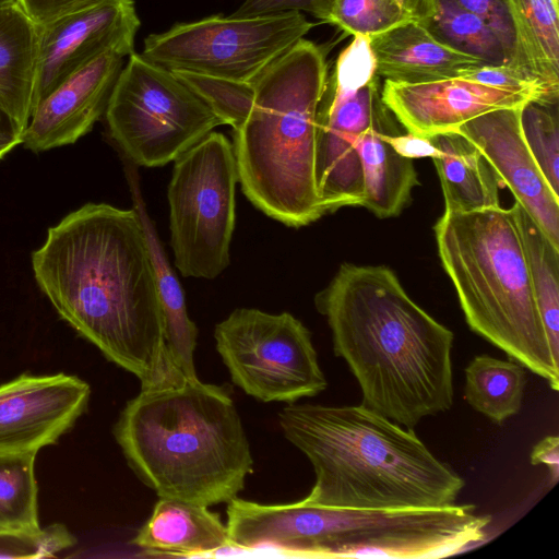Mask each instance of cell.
Listing matches in <instances>:
<instances>
[{
  "label": "cell",
  "instance_id": "cell-39",
  "mask_svg": "<svg viewBox=\"0 0 559 559\" xmlns=\"http://www.w3.org/2000/svg\"><path fill=\"white\" fill-rule=\"evenodd\" d=\"M24 128L0 107V159L14 146L22 144Z\"/></svg>",
  "mask_w": 559,
  "mask_h": 559
},
{
  "label": "cell",
  "instance_id": "cell-12",
  "mask_svg": "<svg viewBox=\"0 0 559 559\" xmlns=\"http://www.w3.org/2000/svg\"><path fill=\"white\" fill-rule=\"evenodd\" d=\"M379 79L361 81L334 72L328 78L316 140V180L325 214L362 203L360 138L368 129L393 121Z\"/></svg>",
  "mask_w": 559,
  "mask_h": 559
},
{
  "label": "cell",
  "instance_id": "cell-11",
  "mask_svg": "<svg viewBox=\"0 0 559 559\" xmlns=\"http://www.w3.org/2000/svg\"><path fill=\"white\" fill-rule=\"evenodd\" d=\"M214 338L234 384L257 400L289 404L328 386L310 331L288 312L238 308Z\"/></svg>",
  "mask_w": 559,
  "mask_h": 559
},
{
  "label": "cell",
  "instance_id": "cell-3",
  "mask_svg": "<svg viewBox=\"0 0 559 559\" xmlns=\"http://www.w3.org/2000/svg\"><path fill=\"white\" fill-rule=\"evenodd\" d=\"M284 437L310 461L307 503L358 509L435 508L455 503L463 478L413 428L362 404L289 403L278 413Z\"/></svg>",
  "mask_w": 559,
  "mask_h": 559
},
{
  "label": "cell",
  "instance_id": "cell-33",
  "mask_svg": "<svg viewBox=\"0 0 559 559\" xmlns=\"http://www.w3.org/2000/svg\"><path fill=\"white\" fill-rule=\"evenodd\" d=\"M455 1L464 9L481 19L497 34L506 47L513 67L519 69L515 26L508 0Z\"/></svg>",
  "mask_w": 559,
  "mask_h": 559
},
{
  "label": "cell",
  "instance_id": "cell-37",
  "mask_svg": "<svg viewBox=\"0 0 559 559\" xmlns=\"http://www.w3.org/2000/svg\"><path fill=\"white\" fill-rule=\"evenodd\" d=\"M385 140L396 153L403 157L413 159L420 157H438L440 151L430 138L417 135L411 132L402 134L399 132L385 133Z\"/></svg>",
  "mask_w": 559,
  "mask_h": 559
},
{
  "label": "cell",
  "instance_id": "cell-35",
  "mask_svg": "<svg viewBox=\"0 0 559 559\" xmlns=\"http://www.w3.org/2000/svg\"><path fill=\"white\" fill-rule=\"evenodd\" d=\"M333 3L334 0H243L233 14L251 16L295 11L328 23Z\"/></svg>",
  "mask_w": 559,
  "mask_h": 559
},
{
  "label": "cell",
  "instance_id": "cell-21",
  "mask_svg": "<svg viewBox=\"0 0 559 559\" xmlns=\"http://www.w3.org/2000/svg\"><path fill=\"white\" fill-rule=\"evenodd\" d=\"M440 151L432 158L444 199V212L468 213L500 206L502 186L495 169L464 135L448 131L429 136Z\"/></svg>",
  "mask_w": 559,
  "mask_h": 559
},
{
  "label": "cell",
  "instance_id": "cell-4",
  "mask_svg": "<svg viewBox=\"0 0 559 559\" xmlns=\"http://www.w3.org/2000/svg\"><path fill=\"white\" fill-rule=\"evenodd\" d=\"M114 433L129 466L159 498L205 507L229 502L252 472L233 399L200 380L141 389Z\"/></svg>",
  "mask_w": 559,
  "mask_h": 559
},
{
  "label": "cell",
  "instance_id": "cell-32",
  "mask_svg": "<svg viewBox=\"0 0 559 559\" xmlns=\"http://www.w3.org/2000/svg\"><path fill=\"white\" fill-rule=\"evenodd\" d=\"M74 544V536L61 523L36 531L0 530V558H48Z\"/></svg>",
  "mask_w": 559,
  "mask_h": 559
},
{
  "label": "cell",
  "instance_id": "cell-15",
  "mask_svg": "<svg viewBox=\"0 0 559 559\" xmlns=\"http://www.w3.org/2000/svg\"><path fill=\"white\" fill-rule=\"evenodd\" d=\"M521 107L501 108L477 116L455 131L485 156L502 186L559 249V194L546 180L521 129Z\"/></svg>",
  "mask_w": 559,
  "mask_h": 559
},
{
  "label": "cell",
  "instance_id": "cell-16",
  "mask_svg": "<svg viewBox=\"0 0 559 559\" xmlns=\"http://www.w3.org/2000/svg\"><path fill=\"white\" fill-rule=\"evenodd\" d=\"M381 97L407 132L427 138L455 131L485 112L539 99L533 93L497 88L463 78L420 84L384 81Z\"/></svg>",
  "mask_w": 559,
  "mask_h": 559
},
{
  "label": "cell",
  "instance_id": "cell-17",
  "mask_svg": "<svg viewBox=\"0 0 559 559\" xmlns=\"http://www.w3.org/2000/svg\"><path fill=\"white\" fill-rule=\"evenodd\" d=\"M124 56L106 51L71 74L33 109L22 144L35 153L73 144L105 115Z\"/></svg>",
  "mask_w": 559,
  "mask_h": 559
},
{
  "label": "cell",
  "instance_id": "cell-10",
  "mask_svg": "<svg viewBox=\"0 0 559 559\" xmlns=\"http://www.w3.org/2000/svg\"><path fill=\"white\" fill-rule=\"evenodd\" d=\"M314 26L300 12L212 15L150 34L142 55L170 71L253 83Z\"/></svg>",
  "mask_w": 559,
  "mask_h": 559
},
{
  "label": "cell",
  "instance_id": "cell-8",
  "mask_svg": "<svg viewBox=\"0 0 559 559\" xmlns=\"http://www.w3.org/2000/svg\"><path fill=\"white\" fill-rule=\"evenodd\" d=\"M111 138L139 166L174 162L222 120L175 72L131 52L110 93Z\"/></svg>",
  "mask_w": 559,
  "mask_h": 559
},
{
  "label": "cell",
  "instance_id": "cell-7",
  "mask_svg": "<svg viewBox=\"0 0 559 559\" xmlns=\"http://www.w3.org/2000/svg\"><path fill=\"white\" fill-rule=\"evenodd\" d=\"M433 229L471 330L558 391L559 364L547 342L512 209L444 212Z\"/></svg>",
  "mask_w": 559,
  "mask_h": 559
},
{
  "label": "cell",
  "instance_id": "cell-29",
  "mask_svg": "<svg viewBox=\"0 0 559 559\" xmlns=\"http://www.w3.org/2000/svg\"><path fill=\"white\" fill-rule=\"evenodd\" d=\"M524 140L551 189L559 194L558 100L531 99L521 107Z\"/></svg>",
  "mask_w": 559,
  "mask_h": 559
},
{
  "label": "cell",
  "instance_id": "cell-31",
  "mask_svg": "<svg viewBox=\"0 0 559 559\" xmlns=\"http://www.w3.org/2000/svg\"><path fill=\"white\" fill-rule=\"evenodd\" d=\"M413 20L396 0H334L328 23L371 37Z\"/></svg>",
  "mask_w": 559,
  "mask_h": 559
},
{
  "label": "cell",
  "instance_id": "cell-14",
  "mask_svg": "<svg viewBox=\"0 0 559 559\" xmlns=\"http://www.w3.org/2000/svg\"><path fill=\"white\" fill-rule=\"evenodd\" d=\"M90 385L63 372L23 373L0 384V454H37L85 412Z\"/></svg>",
  "mask_w": 559,
  "mask_h": 559
},
{
  "label": "cell",
  "instance_id": "cell-19",
  "mask_svg": "<svg viewBox=\"0 0 559 559\" xmlns=\"http://www.w3.org/2000/svg\"><path fill=\"white\" fill-rule=\"evenodd\" d=\"M144 551L175 556H214L230 551L227 525L209 507L159 498L131 542Z\"/></svg>",
  "mask_w": 559,
  "mask_h": 559
},
{
  "label": "cell",
  "instance_id": "cell-34",
  "mask_svg": "<svg viewBox=\"0 0 559 559\" xmlns=\"http://www.w3.org/2000/svg\"><path fill=\"white\" fill-rule=\"evenodd\" d=\"M460 78L497 88L533 93L539 99L558 100L527 73L509 66L480 64L465 70Z\"/></svg>",
  "mask_w": 559,
  "mask_h": 559
},
{
  "label": "cell",
  "instance_id": "cell-40",
  "mask_svg": "<svg viewBox=\"0 0 559 559\" xmlns=\"http://www.w3.org/2000/svg\"><path fill=\"white\" fill-rule=\"evenodd\" d=\"M412 16L421 22L432 15L435 11L433 0H396Z\"/></svg>",
  "mask_w": 559,
  "mask_h": 559
},
{
  "label": "cell",
  "instance_id": "cell-2",
  "mask_svg": "<svg viewBox=\"0 0 559 559\" xmlns=\"http://www.w3.org/2000/svg\"><path fill=\"white\" fill-rule=\"evenodd\" d=\"M316 307L335 356L360 388V404L406 428L452 407L454 334L408 296L391 269L342 264Z\"/></svg>",
  "mask_w": 559,
  "mask_h": 559
},
{
  "label": "cell",
  "instance_id": "cell-25",
  "mask_svg": "<svg viewBox=\"0 0 559 559\" xmlns=\"http://www.w3.org/2000/svg\"><path fill=\"white\" fill-rule=\"evenodd\" d=\"M464 373V396L476 412L496 424L520 412L526 385V368L520 362L483 354L467 364Z\"/></svg>",
  "mask_w": 559,
  "mask_h": 559
},
{
  "label": "cell",
  "instance_id": "cell-26",
  "mask_svg": "<svg viewBox=\"0 0 559 559\" xmlns=\"http://www.w3.org/2000/svg\"><path fill=\"white\" fill-rule=\"evenodd\" d=\"M512 212L551 355L559 364V249L515 201Z\"/></svg>",
  "mask_w": 559,
  "mask_h": 559
},
{
  "label": "cell",
  "instance_id": "cell-38",
  "mask_svg": "<svg viewBox=\"0 0 559 559\" xmlns=\"http://www.w3.org/2000/svg\"><path fill=\"white\" fill-rule=\"evenodd\" d=\"M532 465H545L548 471L549 485L554 486L559 478V438L547 436L539 440L531 451Z\"/></svg>",
  "mask_w": 559,
  "mask_h": 559
},
{
  "label": "cell",
  "instance_id": "cell-5",
  "mask_svg": "<svg viewBox=\"0 0 559 559\" xmlns=\"http://www.w3.org/2000/svg\"><path fill=\"white\" fill-rule=\"evenodd\" d=\"M226 513L229 538L237 548L316 558L448 557L483 542L491 522L469 503L358 509L235 498Z\"/></svg>",
  "mask_w": 559,
  "mask_h": 559
},
{
  "label": "cell",
  "instance_id": "cell-20",
  "mask_svg": "<svg viewBox=\"0 0 559 559\" xmlns=\"http://www.w3.org/2000/svg\"><path fill=\"white\" fill-rule=\"evenodd\" d=\"M128 180L155 273L169 360L185 380H199L193 361L198 337L197 325L188 314L181 284L170 266L155 225L148 216L134 170H128Z\"/></svg>",
  "mask_w": 559,
  "mask_h": 559
},
{
  "label": "cell",
  "instance_id": "cell-27",
  "mask_svg": "<svg viewBox=\"0 0 559 559\" xmlns=\"http://www.w3.org/2000/svg\"><path fill=\"white\" fill-rule=\"evenodd\" d=\"M433 5L432 15L419 23L436 40L484 64L513 67L502 41L481 19L455 0H433Z\"/></svg>",
  "mask_w": 559,
  "mask_h": 559
},
{
  "label": "cell",
  "instance_id": "cell-28",
  "mask_svg": "<svg viewBox=\"0 0 559 559\" xmlns=\"http://www.w3.org/2000/svg\"><path fill=\"white\" fill-rule=\"evenodd\" d=\"M36 454H0V530H39Z\"/></svg>",
  "mask_w": 559,
  "mask_h": 559
},
{
  "label": "cell",
  "instance_id": "cell-13",
  "mask_svg": "<svg viewBox=\"0 0 559 559\" xmlns=\"http://www.w3.org/2000/svg\"><path fill=\"white\" fill-rule=\"evenodd\" d=\"M37 27L32 111L99 55L133 52L140 20L133 0H93Z\"/></svg>",
  "mask_w": 559,
  "mask_h": 559
},
{
  "label": "cell",
  "instance_id": "cell-1",
  "mask_svg": "<svg viewBox=\"0 0 559 559\" xmlns=\"http://www.w3.org/2000/svg\"><path fill=\"white\" fill-rule=\"evenodd\" d=\"M35 280L60 317L141 389L179 384L138 212L87 203L50 227L33 252Z\"/></svg>",
  "mask_w": 559,
  "mask_h": 559
},
{
  "label": "cell",
  "instance_id": "cell-24",
  "mask_svg": "<svg viewBox=\"0 0 559 559\" xmlns=\"http://www.w3.org/2000/svg\"><path fill=\"white\" fill-rule=\"evenodd\" d=\"M518 67L559 99V0H508Z\"/></svg>",
  "mask_w": 559,
  "mask_h": 559
},
{
  "label": "cell",
  "instance_id": "cell-9",
  "mask_svg": "<svg viewBox=\"0 0 559 559\" xmlns=\"http://www.w3.org/2000/svg\"><path fill=\"white\" fill-rule=\"evenodd\" d=\"M170 246L185 277L212 280L229 264L238 171L233 144L212 131L174 160Z\"/></svg>",
  "mask_w": 559,
  "mask_h": 559
},
{
  "label": "cell",
  "instance_id": "cell-36",
  "mask_svg": "<svg viewBox=\"0 0 559 559\" xmlns=\"http://www.w3.org/2000/svg\"><path fill=\"white\" fill-rule=\"evenodd\" d=\"M93 0H15L35 26H43Z\"/></svg>",
  "mask_w": 559,
  "mask_h": 559
},
{
  "label": "cell",
  "instance_id": "cell-6",
  "mask_svg": "<svg viewBox=\"0 0 559 559\" xmlns=\"http://www.w3.org/2000/svg\"><path fill=\"white\" fill-rule=\"evenodd\" d=\"M328 78L321 47L300 39L253 82L251 111L234 130L242 192L262 213L289 227L325 214L316 180V140Z\"/></svg>",
  "mask_w": 559,
  "mask_h": 559
},
{
  "label": "cell",
  "instance_id": "cell-23",
  "mask_svg": "<svg viewBox=\"0 0 559 559\" xmlns=\"http://www.w3.org/2000/svg\"><path fill=\"white\" fill-rule=\"evenodd\" d=\"M37 27L13 2L0 8V107L27 127L33 103Z\"/></svg>",
  "mask_w": 559,
  "mask_h": 559
},
{
  "label": "cell",
  "instance_id": "cell-41",
  "mask_svg": "<svg viewBox=\"0 0 559 559\" xmlns=\"http://www.w3.org/2000/svg\"><path fill=\"white\" fill-rule=\"evenodd\" d=\"M15 0H0V8L12 4Z\"/></svg>",
  "mask_w": 559,
  "mask_h": 559
},
{
  "label": "cell",
  "instance_id": "cell-18",
  "mask_svg": "<svg viewBox=\"0 0 559 559\" xmlns=\"http://www.w3.org/2000/svg\"><path fill=\"white\" fill-rule=\"evenodd\" d=\"M369 45L378 76L392 83L420 84L460 78L465 70L484 64L442 45L415 20L369 37Z\"/></svg>",
  "mask_w": 559,
  "mask_h": 559
},
{
  "label": "cell",
  "instance_id": "cell-30",
  "mask_svg": "<svg viewBox=\"0 0 559 559\" xmlns=\"http://www.w3.org/2000/svg\"><path fill=\"white\" fill-rule=\"evenodd\" d=\"M175 73L207 104L223 124L234 130L243 124L253 105V83L188 71Z\"/></svg>",
  "mask_w": 559,
  "mask_h": 559
},
{
  "label": "cell",
  "instance_id": "cell-22",
  "mask_svg": "<svg viewBox=\"0 0 559 559\" xmlns=\"http://www.w3.org/2000/svg\"><path fill=\"white\" fill-rule=\"evenodd\" d=\"M393 132H399L393 121L372 127L358 144L364 180L360 206L380 218L397 215L419 185L412 159L396 153L385 140V133Z\"/></svg>",
  "mask_w": 559,
  "mask_h": 559
}]
</instances>
